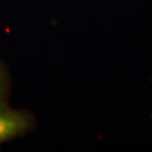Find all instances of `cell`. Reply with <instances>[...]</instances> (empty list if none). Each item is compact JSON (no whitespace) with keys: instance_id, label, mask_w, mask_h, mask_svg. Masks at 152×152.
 <instances>
[{"instance_id":"cell-1","label":"cell","mask_w":152,"mask_h":152,"mask_svg":"<svg viewBox=\"0 0 152 152\" xmlns=\"http://www.w3.org/2000/svg\"><path fill=\"white\" fill-rule=\"evenodd\" d=\"M37 126L35 115L12 108L8 101L0 102V146L33 132Z\"/></svg>"},{"instance_id":"cell-2","label":"cell","mask_w":152,"mask_h":152,"mask_svg":"<svg viewBox=\"0 0 152 152\" xmlns=\"http://www.w3.org/2000/svg\"><path fill=\"white\" fill-rule=\"evenodd\" d=\"M10 75L6 65L0 60V102L7 101L10 93Z\"/></svg>"}]
</instances>
